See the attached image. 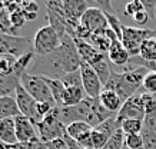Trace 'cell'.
Segmentation results:
<instances>
[{"mask_svg": "<svg viewBox=\"0 0 156 149\" xmlns=\"http://www.w3.org/2000/svg\"><path fill=\"white\" fill-rule=\"evenodd\" d=\"M80 75H82V83H83V89L86 92V96L92 98V99H99L100 93L103 90V85L100 82L99 75L95 72V69L90 67L87 63L82 60Z\"/></svg>", "mask_w": 156, "mask_h": 149, "instance_id": "9", "label": "cell"}, {"mask_svg": "<svg viewBox=\"0 0 156 149\" xmlns=\"http://www.w3.org/2000/svg\"><path fill=\"white\" fill-rule=\"evenodd\" d=\"M86 98V92L83 86H70L66 87L65 98H63V106H76L82 103Z\"/></svg>", "mask_w": 156, "mask_h": 149, "instance_id": "19", "label": "cell"}, {"mask_svg": "<svg viewBox=\"0 0 156 149\" xmlns=\"http://www.w3.org/2000/svg\"><path fill=\"white\" fill-rule=\"evenodd\" d=\"M132 19H133V22L136 24H139V26H145V24L147 23V20H149V13L146 12V9H143V10H140V12H137Z\"/></svg>", "mask_w": 156, "mask_h": 149, "instance_id": "37", "label": "cell"}, {"mask_svg": "<svg viewBox=\"0 0 156 149\" xmlns=\"http://www.w3.org/2000/svg\"><path fill=\"white\" fill-rule=\"evenodd\" d=\"M153 37H156V30L132 27V26H123L122 27V44L128 50L130 58L139 56L140 46L143 44V42Z\"/></svg>", "mask_w": 156, "mask_h": 149, "instance_id": "4", "label": "cell"}, {"mask_svg": "<svg viewBox=\"0 0 156 149\" xmlns=\"http://www.w3.org/2000/svg\"><path fill=\"white\" fill-rule=\"evenodd\" d=\"M0 34H12L17 36V30L13 27L10 13L6 9H0Z\"/></svg>", "mask_w": 156, "mask_h": 149, "instance_id": "22", "label": "cell"}, {"mask_svg": "<svg viewBox=\"0 0 156 149\" xmlns=\"http://www.w3.org/2000/svg\"><path fill=\"white\" fill-rule=\"evenodd\" d=\"M139 56L145 60H156V37L147 39L143 42Z\"/></svg>", "mask_w": 156, "mask_h": 149, "instance_id": "24", "label": "cell"}, {"mask_svg": "<svg viewBox=\"0 0 156 149\" xmlns=\"http://www.w3.org/2000/svg\"><path fill=\"white\" fill-rule=\"evenodd\" d=\"M80 24L85 26L92 34H100L105 33L109 29L108 17L102 10L95 9V7H89L85 12V15L82 16Z\"/></svg>", "mask_w": 156, "mask_h": 149, "instance_id": "10", "label": "cell"}, {"mask_svg": "<svg viewBox=\"0 0 156 149\" xmlns=\"http://www.w3.org/2000/svg\"><path fill=\"white\" fill-rule=\"evenodd\" d=\"M62 82H63V85H65L66 87H70V86H83V83H82L80 70L65 75V77L62 79Z\"/></svg>", "mask_w": 156, "mask_h": 149, "instance_id": "28", "label": "cell"}, {"mask_svg": "<svg viewBox=\"0 0 156 149\" xmlns=\"http://www.w3.org/2000/svg\"><path fill=\"white\" fill-rule=\"evenodd\" d=\"M143 9H145L143 2H140V0H133V2H130V3L126 5V7H125V15L132 16L133 17L137 12H140V10H143Z\"/></svg>", "mask_w": 156, "mask_h": 149, "instance_id": "34", "label": "cell"}, {"mask_svg": "<svg viewBox=\"0 0 156 149\" xmlns=\"http://www.w3.org/2000/svg\"><path fill=\"white\" fill-rule=\"evenodd\" d=\"M119 123H122L126 119H145V106L142 102V95H133L132 98H129L120 108V111L116 115Z\"/></svg>", "mask_w": 156, "mask_h": 149, "instance_id": "11", "label": "cell"}, {"mask_svg": "<svg viewBox=\"0 0 156 149\" xmlns=\"http://www.w3.org/2000/svg\"><path fill=\"white\" fill-rule=\"evenodd\" d=\"M48 148L49 149H69L65 139H55L52 142H48Z\"/></svg>", "mask_w": 156, "mask_h": 149, "instance_id": "39", "label": "cell"}, {"mask_svg": "<svg viewBox=\"0 0 156 149\" xmlns=\"http://www.w3.org/2000/svg\"><path fill=\"white\" fill-rule=\"evenodd\" d=\"M0 142L5 145L19 144L16 136L14 119H0Z\"/></svg>", "mask_w": 156, "mask_h": 149, "instance_id": "15", "label": "cell"}, {"mask_svg": "<svg viewBox=\"0 0 156 149\" xmlns=\"http://www.w3.org/2000/svg\"><path fill=\"white\" fill-rule=\"evenodd\" d=\"M142 139H143V149H156V133L152 132L151 129H147L143 126L142 132Z\"/></svg>", "mask_w": 156, "mask_h": 149, "instance_id": "27", "label": "cell"}, {"mask_svg": "<svg viewBox=\"0 0 156 149\" xmlns=\"http://www.w3.org/2000/svg\"><path fill=\"white\" fill-rule=\"evenodd\" d=\"M44 80H46L49 89L52 92V96L55 99V102H56V105L59 108H63V98H65L66 86L59 79H48V77H44Z\"/></svg>", "mask_w": 156, "mask_h": 149, "instance_id": "20", "label": "cell"}, {"mask_svg": "<svg viewBox=\"0 0 156 149\" xmlns=\"http://www.w3.org/2000/svg\"><path fill=\"white\" fill-rule=\"evenodd\" d=\"M13 146H14V149H49L48 144L40 139L29 142V144H16V145H13Z\"/></svg>", "mask_w": 156, "mask_h": 149, "instance_id": "35", "label": "cell"}, {"mask_svg": "<svg viewBox=\"0 0 156 149\" xmlns=\"http://www.w3.org/2000/svg\"><path fill=\"white\" fill-rule=\"evenodd\" d=\"M125 146L129 149H143L142 135H128L125 136Z\"/></svg>", "mask_w": 156, "mask_h": 149, "instance_id": "29", "label": "cell"}, {"mask_svg": "<svg viewBox=\"0 0 156 149\" xmlns=\"http://www.w3.org/2000/svg\"><path fill=\"white\" fill-rule=\"evenodd\" d=\"M108 56H109V60L113 63V65H116V66L126 67L129 65V60H130V55H129L128 50L122 44L120 39H118V37L112 40V44H110Z\"/></svg>", "mask_w": 156, "mask_h": 149, "instance_id": "14", "label": "cell"}, {"mask_svg": "<svg viewBox=\"0 0 156 149\" xmlns=\"http://www.w3.org/2000/svg\"><path fill=\"white\" fill-rule=\"evenodd\" d=\"M20 7L24 13H37L39 12V5L36 2H23L20 3Z\"/></svg>", "mask_w": 156, "mask_h": 149, "instance_id": "38", "label": "cell"}, {"mask_svg": "<svg viewBox=\"0 0 156 149\" xmlns=\"http://www.w3.org/2000/svg\"><path fill=\"white\" fill-rule=\"evenodd\" d=\"M87 6L102 10L105 15H112V6H110V2H109V0H99V2H98V0H89V2H87Z\"/></svg>", "mask_w": 156, "mask_h": 149, "instance_id": "32", "label": "cell"}, {"mask_svg": "<svg viewBox=\"0 0 156 149\" xmlns=\"http://www.w3.org/2000/svg\"><path fill=\"white\" fill-rule=\"evenodd\" d=\"M123 146H125V133L122 132V129H119L108 140V144L105 145L103 149H123Z\"/></svg>", "mask_w": 156, "mask_h": 149, "instance_id": "26", "label": "cell"}, {"mask_svg": "<svg viewBox=\"0 0 156 149\" xmlns=\"http://www.w3.org/2000/svg\"><path fill=\"white\" fill-rule=\"evenodd\" d=\"M20 85V79L16 75H2L0 73V98L13 96L16 95V89Z\"/></svg>", "mask_w": 156, "mask_h": 149, "instance_id": "18", "label": "cell"}, {"mask_svg": "<svg viewBox=\"0 0 156 149\" xmlns=\"http://www.w3.org/2000/svg\"><path fill=\"white\" fill-rule=\"evenodd\" d=\"M123 149H129V148H126V146H123Z\"/></svg>", "mask_w": 156, "mask_h": 149, "instance_id": "41", "label": "cell"}, {"mask_svg": "<svg viewBox=\"0 0 156 149\" xmlns=\"http://www.w3.org/2000/svg\"><path fill=\"white\" fill-rule=\"evenodd\" d=\"M60 36L52 26H43L36 32L33 39V50L37 56H44L60 48Z\"/></svg>", "mask_w": 156, "mask_h": 149, "instance_id": "6", "label": "cell"}, {"mask_svg": "<svg viewBox=\"0 0 156 149\" xmlns=\"http://www.w3.org/2000/svg\"><path fill=\"white\" fill-rule=\"evenodd\" d=\"M80 65L82 58L75 39L69 34H65L62 37L60 48L44 56L36 55L27 72L36 76L62 80L67 73L80 70Z\"/></svg>", "mask_w": 156, "mask_h": 149, "instance_id": "1", "label": "cell"}, {"mask_svg": "<svg viewBox=\"0 0 156 149\" xmlns=\"http://www.w3.org/2000/svg\"><path fill=\"white\" fill-rule=\"evenodd\" d=\"M89 43L93 48L98 49L99 52L109 53V49H110V44H112V39L109 37L106 34V32H105V33H100V34H92Z\"/></svg>", "mask_w": 156, "mask_h": 149, "instance_id": "21", "label": "cell"}, {"mask_svg": "<svg viewBox=\"0 0 156 149\" xmlns=\"http://www.w3.org/2000/svg\"><path fill=\"white\" fill-rule=\"evenodd\" d=\"M120 129L125 133V136H128V135H139L143 129V120L126 119L120 123Z\"/></svg>", "mask_w": 156, "mask_h": 149, "instance_id": "23", "label": "cell"}, {"mask_svg": "<svg viewBox=\"0 0 156 149\" xmlns=\"http://www.w3.org/2000/svg\"><path fill=\"white\" fill-rule=\"evenodd\" d=\"M36 126H37L39 139L46 144L55 139H63L66 133V125L60 119L59 106H56L48 116H44L42 122H39Z\"/></svg>", "mask_w": 156, "mask_h": 149, "instance_id": "3", "label": "cell"}, {"mask_svg": "<svg viewBox=\"0 0 156 149\" xmlns=\"http://www.w3.org/2000/svg\"><path fill=\"white\" fill-rule=\"evenodd\" d=\"M92 130H93V128L86 122H75V123H70L66 126L67 135L76 142H79L85 149L89 148Z\"/></svg>", "mask_w": 156, "mask_h": 149, "instance_id": "13", "label": "cell"}, {"mask_svg": "<svg viewBox=\"0 0 156 149\" xmlns=\"http://www.w3.org/2000/svg\"><path fill=\"white\" fill-rule=\"evenodd\" d=\"M63 139H65V142H66V145H67V148H69V149H85L80 144H79V142H76L75 139H72L70 136L67 135V132L65 133Z\"/></svg>", "mask_w": 156, "mask_h": 149, "instance_id": "40", "label": "cell"}, {"mask_svg": "<svg viewBox=\"0 0 156 149\" xmlns=\"http://www.w3.org/2000/svg\"><path fill=\"white\" fill-rule=\"evenodd\" d=\"M14 126H16V136L19 144H29L39 139V135L34 130V123L23 115L14 118Z\"/></svg>", "mask_w": 156, "mask_h": 149, "instance_id": "12", "label": "cell"}, {"mask_svg": "<svg viewBox=\"0 0 156 149\" xmlns=\"http://www.w3.org/2000/svg\"><path fill=\"white\" fill-rule=\"evenodd\" d=\"M143 126L151 129L152 132L156 133V109L149 111L145 113V119H143Z\"/></svg>", "mask_w": 156, "mask_h": 149, "instance_id": "36", "label": "cell"}, {"mask_svg": "<svg viewBox=\"0 0 156 149\" xmlns=\"http://www.w3.org/2000/svg\"><path fill=\"white\" fill-rule=\"evenodd\" d=\"M10 19H12V24H13V27L16 30L19 29V27H22L27 22L26 17H24V13H23V10H22V7L19 10L13 12V13H10Z\"/></svg>", "mask_w": 156, "mask_h": 149, "instance_id": "33", "label": "cell"}, {"mask_svg": "<svg viewBox=\"0 0 156 149\" xmlns=\"http://www.w3.org/2000/svg\"><path fill=\"white\" fill-rule=\"evenodd\" d=\"M99 101L103 105V108H106L112 113H118L123 105L122 99H120V96H119L118 93L113 90H109V89H103L102 90V93H100V96H99Z\"/></svg>", "mask_w": 156, "mask_h": 149, "instance_id": "16", "label": "cell"}, {"mask_svg": "<svg viewBox=\"0 0 156 149\" xmlns=\"http://www.w3.org/2000/svg\"><path fill=\"white\" fill-rule=\"evenodd\" d=\"M16 63H17V58L10 56V55H0V73L2 75H12Z\"/></svg>", "mask_w": 156, "mask_h": 149, "instance_id": "25", "label": "cell"}, {"mask_svg": "<svg viewBox=\"0 0 156 149\" xmlns=\"http://www.w3.org/2000/svg\"><path fill=\"white\" fill-rule=\"evenodd\" d=\"M19 115V106L13 96L0 98V119H14Z\"/></svg>", "mask_w": 156, "mask_h": 149, "instance_id": "17", "label": "cell"}, {"mask_svg": "<svg viewBox=\"0 0 156 149\" xmlns=\"http://www.w3.org/2000/svg\"><path fill=\"white\" fill-rule=\"evenodd\" d=\"M108 17V23H109V29H112L115 32V34L120 39V42H122V27L123 24H120V20L118 19V16L116 15H106Z\"/></svg>", "mask_w": 156, "mask_h": 149, "instance_id": "31", "label": "cell"}, {"mask_svg": "<svg viewBox=\"0 0 156 149\" xmlns=\"http://www.w3.org/2000/svg\"><path fill=\"white\" fill-rule=\"evenodd\" d=\"M20 85L23 86V89L33 98L34 101L49 102V103H55V105H56V102L53 99L52 92L49 89L44 77L36 76V75H30L29 72H26L23 76L20 77Z\"/></svg>", "mask_w": 156, "mask_h": 149, "instance_id": "5", "label": "cell"}, {"mask_svg": "<svg viewBox=\"0 0 156 149\" xmlns=\"http://www.w3.org/2000/svg\"><path fill=\"white\" fill-rule=\"evenodd\" d=\"M14 99H16V103L19 106L20 115L29 118L34 125H37L39 122L43 120V118L39 115V112H37V101H34L33 98L24 90L22 85H19L17 89H16Z\"/></svg>", "mask_w": 156, "mask_h": 149, "instance_id": "8", "label": "cell"}, {"mask_svg": "<svg viewBox=\"0 0 156 149\" xmlns=\"http://www.w3.org/2000/svg\"><path fill=\"white\" fill-rule=\"evenodd\" d=\"M143 89L146 93H151V95H155L156 93V72H149L145 76V80H143Z\"/></svg>", "mask_w": 156, "mask_h": 149, "instance_id": "30", "label": "cell"}, {"mask_svg": "<svg viewBox=\"0 0 156 149\" xmlns=\"http://www.w3.org/2000/svg\"><path fill=\"white\" fill-rule=\"evenodd\" d=\"M149 70L145 67H135L133 69L130 65L126 67H123V72H115L112 70L110 77H109L108 83L105 85L103 89H109V90L116 92L122 102L128 101L129 98H132L133 95H136V90L140 86H143V80Z\"/></svg>", "mask_w": 156, "mask_h": 149, "instance_id": "2", "label": "cell"}, {"mask_svg": "<svg viewBox=\"0 0 156 149\" xmlns=\"http://www.w3.org/2000/svg\"><path fill=\"white\" fill-rule=\"evenodd\" d=\"M30 52H34L30 40L24 36L0 34V55H10L14 58H22Z\"/></svg>", "mask_w": 156, "mask_h": 149, "instance_id": "7", "label": "cell"}]
</instances>
